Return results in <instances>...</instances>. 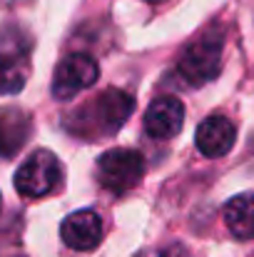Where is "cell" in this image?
<instances>
[{
  "label": "cell",
  "mask_w": 254,
  "mask_h": 257,
  "mask_svg": "<svg viewBox=\"0 0 254 257\" xmlns=\"http://www.w3.org/2000/svg\"><path fill=\"white\" fill-rule=\"evenodd\" d=\"M132 110H135V100L130 92L117 90V87H107L95 100H90L80 112H75V117L80 120L78 133L83 135V130L90 125L92 127L90 135H95V133L110 135L125 125V120L132 115Z\"/></svg>",
  "instance_id": "6da1fadb"
},
{
  "label": "cell",
  "mask_w": 254,
  "mask_h": 257,
  "mask_svg": "<svg viewBox=\"0 0 254 257\" xmlns=\"http://www.w3.org/2000/svg\"><path fill=\"white\" fill-rule=\"evenodd\" d=\"M179 75L189 85H204L222 73V35L207 33L197 38L177 63Z\"/></svg>",
  "instance_id": "7a4b0ae2"
},
{
  "label": "cell",
  "mask_w": 254,
  "mask_h": 257,
  "mask_svg": "<svg viewBox=\"0 0 254 257\" xmlns=\"http://www.w3.org/2000/svg\"><path fill=\"white\" fill-rule=\"evenodd\" d=\"M145 175V158L130 148H112L97 160V180L110 192L132 190Z\"/></svg>",
  "instance_id": "3957f363"
},
{
  "label": "cell",
  "mask_w": 254,
  "mask_h": 257,
  "mask_svg": "<svg viewBox=\"0 0 254 257\" xmlns=\"http://www.w3.org/2000/svg\"><path fill=\"white\" fill-rule=\"evenodd\" d=\"M63 180V165L50 150H35L15 172V190L23 197H45Z\"/></svg>",
  "instance_id": "277c9868"
},
{
  "label": "cell",
  "mask_w": 254,
  "mask_h": 257,
  "mask_svg": "<svg viewBox=\"0 0 254 257\" xmlns=\"http://www.w3.org/2000/svg\"><path fill=\"white\" fill-rule=\"evenodd\" d=\"M100 78V65L87 53H73L58 63L55 78H53V95L58 100H70L78 92L92 87Z\"/></svg>",
  "instance_id": "5b68a950"
},
{
  "label": "cell",
  "mask_w": 254,
  "mask_h": 257,
  "mask_svg": "<svg viewBox=\"0 0 254 257\" xmlns=\"http://www.w3.org/2000/svg\"><path fill=\"white\" fill-rule=\"evenodd\" d=\"M237 140V127L229 117L224 115H209L199 122L197 133H194V143H197V150L204 155V158H224L232 145Z\"/></svg>",
  "instance_id": "8992f818"
},
{
  "label": "cell",
  "mask_w": 254,
  "mask_h": 257,
  "mask_svg": "<svg viewBox=\"0 0 254 257\" xmlns=\"http://www.w3.org/2000/svg\"><path fill=\"white\" fill-rule=\"evenodd\" d=\"M184 122V105L174 95L157 97L145 112V130L152 140H169L182 130Z\"/></svg>",
  "instance_id": "52a82bcc"
},
{
  "label": "cell",
  "mask_w": 254,
  "mask_h": 257,
  "mask_svg": "<svg viewBox=\"0 0 254 257\" xmlns=\"http://www.w3.org/2000/svg\"><path fill=\"white\" fill-rule=\"evenodd\" d=\"M60 235H63V242L73 250H83V252L92 250L102 240V220L92 210H78L65 217Z\"/></svg>",
  "instance_id": "ba28073f"
},
{
  "label": "cell",
  "mask_w": 254,
  "mask_h": 257,
  "mask_svg": "<svg viewBox=\"0 0 254 257\" xmlns=\"http://www.w3.org/2000/svg\"><path fill=\"white\" fill-rule=\"evenodd\" d=\"M30 135V117L23 110H0V158H13Z\"/></svg>",
  "instance_id": "9c48e42d"
},
{
  "label": "cell",
  "mask_w": 254,
  "mask_h": 257,
  "mask_svg": "<svg viewBox=\"0 0 254 257\" xmlns=\"http://www.w3.org/2000/svg\"><path fill=\"white\" fill-rule=\"evenodd\" d=\"M224 222L237 240H254V192L237 195L227 202Z\"/></svg>",
  "instance_id": "30bf717a"
},
{
  "label": "cell",
  "mask_w": 254,
  "mask_h": 257,
  "mask_svg": "<svg viewBox=\"0 0 254 257\" xmlns=\"http://www.w3.org/2000/svg\"><path fill=\"white\" fill-rule=\"evenodd\" d=\"M30 75V65L20 55H0V95L20 92Z\"/></svg>",
  "instance_id": "8fae6325"
},
{
  "label": "cell",
  "mask_w": 254,
  "mask_h": 257,
  "mask_svg": "<svg viewBox=\"0 0 254 257\" xmlns=\"http://www.w3.org/2000/svg\"><path fill=\"white\" fill-rule=\"evenodd\" d=\"M160 257H192V255H189L182 245H172V247H167V250H165Z\"/></svg>",
  "instance_id": "7c38bea8"
}]
</instances>
